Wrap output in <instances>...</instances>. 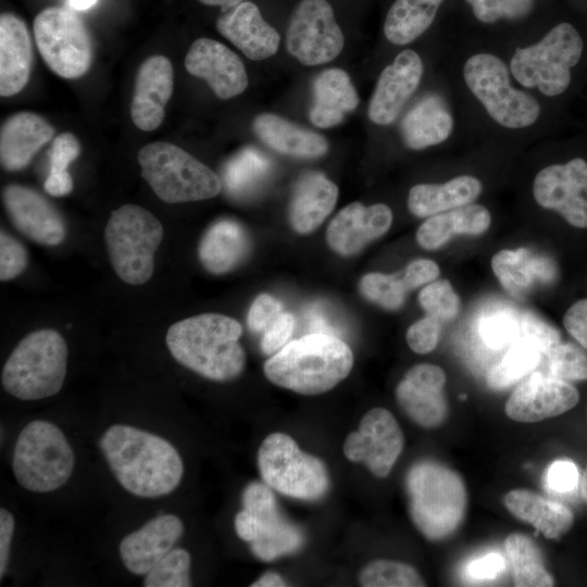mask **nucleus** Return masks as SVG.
Returning a JSON list of instances; mask_svg holds the SVG:
<instances>
[{
  "mask_svg": "<svg viewBox=\"0 0 587 587\" xmlns=\"http://www.w3.org/2000/svg\"><path fill=\"white\" fill-rule=\"evenodd\" d=\"M283 312V305L276 298L261 294L253 300L248 311V327L252 333H264Z\"/></svg>",
  "mask_w": 587,
  "mask_h": 587,
  "instance_id": "52",
  "label": "nucleus"
},
{
  "mask_svg": "<svg viewBox=\"0 0 587 587\" xmlns=\"http://www.w3.org/2000/svg\"><path fill=\"white\" fill-rule=\"evenodd\" d=\"M345 38L326 0H301L286 35L288 52L303 65L330 62L342 51Z\"/></svg>",
  "mask_w": 587,
  "mask_h": 587,
  "instance_id": "14",
  "label": "nucleus"
},
{
  "mask_svg": "<svg viewBox=\"0 0 587 587\" xmlns=\"http://www.w3.org/2000/svg\"><path fill=\"white\" fill-rule=\"evenodd\" d=\"M14 533V517L10 511L0 509V578L7 572L10 559V549Z\"/></svg>",
  "mask_w": 587,
  "mask_h": 587,
  "instance_id": "58",
  "label": "nucleus"
},
{
  "mask_svg": "<svg viewBox=\"0 0 587 587\" xmlns=\"http://www.w3.org/2000/svg\"><path fill=\"white\" fill-rule=\"evenodd\" d=\"M241 335L242 326L234 317L202 313L172 324L165 341L183 366L208 379L228 382L238 377L246 365Z\"/></svg>",
  "mask_w": 587,
  "mask_h": 587,
  "instance_id": "3",
  "label": "nucleus"
},
{
  "mask_svg": "<svg viewBox=\"0 0 587 587\" xmlns=\"http://www.w3.org/2000/svg\"><path fill=\"white\" fill-rule=\"evenodd\" d=\"M440 274L438 264L428 259L414 260L408 264L402 282L408 290L434 282Z\"/></svg>",
  "mask_w": 587,
  "mask_h": 587,
  "instance_id": "55",
  "label": "nucleus"
},
{
  "mask_svg": "<svg viewBox=\"0 0 587 587\" xmlns=\"http://www.w3.org/2000/svg\"><path fill=\"white\" fill-rule=\"evenodd\" d=\"M54 135V128L40 115L18 112L4 121L0 130V160L10 172L26 167Z\"/></svg>",
  "mask_w": 587,
  "mask_h": 587,
  "instance_id": "27",
  "label": "nucleus"
},
{
  "mask_svg": "<svg viewBox=\"0 0 587 587\" xmlns=\"http://www.w3.org/2000/svg\"><path fill=\"white\" fill-rule=\"evenodd\" d=\"M419 302L428 316L440 322L453 320L460 312V297L447 279L427 284L419 294Z\"/></svg>",
  "mask_w": 587,
  "mask_h": 587,
  "instance_id": "46",
  "label": "nucleus"
},
{
  "mask_svg": "<svg viewBox=\"0 0 587 587\" xmlns=\"http://www.w3.org/2000/svg\"><path fill=\"white\" fill-rule=\"evenodd\" d=\"M205 5L220 7L223 11L230 9L245 0H198Z\"/></svg>",
  "mask_w": 587,
  "mask_h": 587,
  "instance_id": "60",
  "label": "nucleus"
},
{
  "mask_svg": "<svg viewBox=\"0 0 587 587\" xmlns=\"http://www.w3.org/2000/svg\"><path fill=\"white\" fill-rule=\"evenodd\" d=\"M512 565L513 583L516 587H550L554 579L545 569L535 541L520 533L510 534L504 542Z\"/></svg>",
  "mask_w": 587,
  "mask_h": 587,
  "instance_id": "38",
  "label": "nucleus"
},
{
  "mask_svg": "<svg viewBox=\"0 0 587 587\" xmlns=\"http://www.w3.org/2000/svg\"><path fill=\"white\" fill-rule=\"evenodd\" d=\"M359 102V95L347 72L336 67L324 70L313 82L310 121L320 128L336 126Z\"/></svg>",
  "mask_w": 587,
  "mask_h": 587,
  "instance_id": "31",
  "label": "nucleus"
},
{
  "mask_svg": "<svg viewBox=\"0 0 587 587\" xmlns=\"http://www.w3.org/2000/svg\"><path fill=\"white\" fill-rule=\"evenodd\" d=\"M503 502L512 515L533 525L548 539L560 538L574 523V514L566 505L527 489L509 491Z\"/></svg>",
  "mask_w": 587,
  "mask_h": 587,
  "instance_id": "35",
  "label": "nucleus"
},
{
  "mask_svg": "<svg viewBox=\"0 0 587 587\" xmlns=\"http://www.w3.org/2000/svg\"><path fill=\"white\" fill-rule=\"evenodd\" d=\"M404 445L403 433L385 408H374L362 417L359 429L348 435L344 453L352 462H363L376 477L388 476Z\"/></svg>",
  "mask_w": 587,
  "mask_h": 587,
  "instance_id": "16",
  "label": "nucleus"
},
{
  "mask_svg": "<svg viewBox=\"0 0 587 587\" xmlns=\"http://www.w3.org/2000/svg\"><path fill=\"white\" fill-rule=\"evenodd\" d=\"M184 533L180 519L162 514L125 536L118 546L125 567L133 574H147L166 555Z\"/></svg>",
  "mask_w": 587,
  "mask_h": 587,
  "instance_id": "25",
  "label": "nucleus"
},
{
  "mask_svg": "<svg viewBox=\"0 0 587 587\" xmlns=\"http://www.w3.org/2000/svg\"><path fill=\"white\" fill-rule=\"evenodd\" d=\"M578 401L577 389L566 380L534 373L512 392L504 412L513 421L534 423L561 415Z\"/></svg>",
  "mask_w": 587,
  "mask_h": 587,
  "instance_id": "19",
  "label": "nucleus"
},
{
  "mask_svg": "<svg viewBox=\"0 0 587 587\" xmlns=\"http://www.w3.org/2000/svg\"><path fill=\"white\" fill-rule=\"evenodd\" d=\"M258 466L264 483L287 497L317 500L329 487L322 460L300 450L284 433H272L264 438L258 451Z\"/></svg>",
  "mask_w": 587,
  "mask_h": 587,
  "instance_id": "11",
  "label": "nucleus"
},
{
  "mask_svg": "<svg viewBox=\"0 0 587 587\" xmlns=\"http://www.w3.org/2000/svg\"><path fill=\"white\" fill-rule=\"evenodd\" d=\"M364 587H422L423 578L411 565L390 561L376 560L365 565L359 576Z\"/></svg>",
  "mask_w": 587,
  "mask_h": 587,
  "instance_id": "42",
  "label": "nucleus"
},
{
  "mask_svg": "<svg viewBox=\"0 0 587 587\" xmlns=\"http://www.w3.org/2000/svg\"><path fill=\"white\" fill-rule=\"evenodd\" d=\"M359 287L369 301L391 311L402 307L408 291L401 278L378 272L365 274Z\"/></svg>",
  "mask_w": 587,
  "mask_h": 587,
  "instance_id": "44",
  "label": "nucleus"
},
{
  "mask_svg": "<svg viewBox=\"0 0 587 587\" xmlns=\"http://www.w3.org/2000/svg\"><path fill=\"white\" fill-rule=\"evenodd\" d=\"M79 152L80 145L73 134L62 133L54 138L49 153L50 171L43 184L47 193L63 197L72 191L73 178L67 166Z\"/></svg>",
  "mask_w": 587,
  "mask_h": 587,
  "instance_id": "41",
  "label": "nucleus"
},
{
  "mask_svg": "<svg viewBox=\"0 0 587 587\" xmlns=\"http://www.w3.org/2000/svg\"><path fill=\"white\" fill-rule=\"evenodd\" d=\"M484 186L473 175H459L442 183L417 184L408 193V209L417 217H428L473 203Z\"/></svg>",
  "mask_w": 587,
  "mask_h": 587,
  "instance_id": "32",
  "label": "nucleus"
},
{
  "mask_svg": "<svg viewBox=\"0 0 587 587\" xmlns=\"http://www.w3.org/2000/svg\"><path fill=\"white\" fill-rule=\"evenodd\" d=\"M271 163L266 155L253 148H246L233 157L224 168V184L233 197L253 192L267 177Z\"/></svg>",
  "mask_w": 587,
  "mask_h": 587,
  "instance_id": "39",
  "label": "nucleus"
},
{
  "mask_svg": "<svg viewBox=\"0 0 587 587\" xmlns=\"http://www.w3.org/2000/svg\"><path fill=\"white\" fill-rule=\"evenodd\" d=\"M542 357L541 351L528 342H513L502 359L489 370L486 376L488 387L500 390L515 384L532 372Z\"/></svg>",
  "mask_w": 587,
  "mask_h": 587,
  "instance_id": "40",
  "label": "nucleus"
},
{
  "mask_svg": "<svg viewBox=\"0 0 587 587\" xmlns=\"http://www.w3.org/2000/svg\"><path fill=\"white\" fill-rule=\"evenodd\" d=\"M442 2L444 0H396L385 17V38L396 46L413 42L430 27Z\"/></svg>",
  "mask_w": 587,
  "mask_h": 587,
  "instance_id": "36",
  "label": "nucleus"
},
{
  "mask_svg": "<svg viewBox=\"0 0 587 587\" xmlns=\"http://www.w3.org/2000/svg\"><path fill=\"white\" fill-rule=\"evenodd\" d=\"M287 586L285 579L277 573L267 572L258 578L251 587H283Z\"/></svg>",
  "mask_w": 587,
  "mask_h": 587,
  "instance_id": "59",
  "label": "nucleus"
},
{
  "mask_svg": "<svg viewBox=\"0 0 587 587\" xmlns=\"http://www.w3.org/2000/svg\"><path fill=\"white\" fill-rule=\"evenodd\" d=\"M252 128L263 143L285 155L315 159L324 155L328 150V142L324 136L277 114L257 115Z\"/></svg>",
  "mask_w": 587,
  "mask_h": 587,
  "instance_id": "30",
  "label": "nucleus"
},
{
  "mask_svg": "<svg viewBox=\"0 0 587 587\" xmlns=\"http://www.w3.org/2000/svg\"><path fill=\"white\" fill-rule=\"evenodd\" d=\"M583 51L580 34L572 24L561 22L540 39L514 47L505 59L519 86L539 98H557L569 89L572 70Z\"/></svg>",
  "mask_w": 587,
  "mask_h": 587,
  "instance_id": "6",
  "label": "nucleus"
},
{
  "mask_svg": "<svg viewBox=\"0 0 587 587\" xmlns=\"http://www.w3.org/2000/svg\"><path fill=\"white\" fill-rule=\"evenodd\" d=\"M505 567V561L499 553H489L472 561L466 573L474 579H492Z\"/></svg>",
  "mask_w": 587,
  "mask_h": 587,
  "instance_id": "57",
  "label": "nucleus"
},
{
  "mask_svg": "<svg viewBox=\"0 0 587 587\" xmlns=\"http://www.w3.org/2000/svg\"><path fill=\"white\" fill-rule=\"evenodd\" d=\"M216 28L253 61L267 59L278 50L279 34L263 18L253 2L243 1L223 11L216 21Z\"/></svg>",
  "mask_w": 587,
  "mask_h": 587,
  "instance_id": "26",
  "label": "nucleus"
},
{
  "mask_svg": "<svg viewBox=\"0 0 587 587\" xmlns=\"http://www.w3.org/2000/svg\"><path fill=\"white\" fill-rule=\"evenodd\" d=\"M544 357L547 375L566 382L587 379V354L577 346L559 342Z\"/></svg>",
  "mask_w": 587,
  "mask_h": 587,
  "instance_id": "45",
  "label": "nucleus"
},
{
  "mask_svg": "<svg viewBox=\"0 0 587 587\" xmlns=\"http://www.w3.org/2000/svg\"><path fill=\"white\" fill-rule=\"evenodd\" d=\"M137 160L142 177L166 203L205 200L222 190V180L215 172L173 143H148L139 150Z\"/></svg>",
  "mask_w": 587,
  "mask_h": 587,
  "instance_id": "8",
  "label": "nucleus"
},
{
  "mask_svg": "<svg viewBox=\"0 0 587 587\" xmlns=\"http://www.w3.org/2000/svg\"><path fill=\"white\" fill-rule=\"evenodd\" d=\"M296 320L289 312H283L278 319L263 333L261 349L264 354L273 355L279 351L291 337Z\"/></svg>",
  "mask_w": 587,
  "mask_h": 587,
  "instance_id": "53",
  "label": "nucleus"
},
{
  "mask_svg": "<svg viewBox=\"0 0 587 587\" xmlns=\"http://www.w3.org/2000/svg\"><path fill=\"white\" fill-rule=\"evenodd\" d=\"M563 325L567 333L587 350V298L573 303L565 312Z\"/></svg>",
  "mask_w": 587,
  "mask_h": 587,
  "instance_id": "56",
  "label": "nucleus"
},
{
  "mask_svg": "<svg viewBox=\"0 0 587 587\" xmlns=\"http://www.w3.org/2000/svg\"><path fill=\"white\" fill-rule=\"evenodd\" d=\"M353 366V353L339 337L311 333L287 342L264 363L266 378L301 395H320L344 380Z\"/></svg>",
  "mask_w": 587,
  "mask_h": 587,
  "instance_id": "4",
  "label": "nucleus"
},
{
  "mask_svg": "<svg viewBox=\"0 0 587 587\" xmlns=\"http://www.w3.org/2000/svg\"><path fill=\"white\" fill-rule=\"evenodd\" d=\"M249 237L236 221L224 218L212 224L198 246V258L211 274H225L236 268L249 252Z\"/></svg>",
  "mask_w": 587,
  "mask_h": 587,
  "instance_id": "33",
  "label": "nucleus"
},
{
  "mask_svg": "<svg viewBox=\"0 0 587 587\" xmlns=\"http://www.w3.org/2000/svg\"><path fill=\"white\" fill-rule=\"evenodd\" d=\"M164 235L161 222L147 209L124 204L112 211L104 228L109 261L117 277L143 285L154 271V255Z\"/></svg>",
  "mask_w": 587,
  "mask_h": 587,
  "instance_id": "9",
  "label": "nucleus"
},
{
  "mask_svg": "<svg viewBox=\"0 0 587 587\" xmlns=\"http://www.w3.org/2000/svg\"><path fill=\"white\" fill-rule=\"evenodd\" d=\"M457 117L442 93L430 91L419 98L400 121V136L411 150H424L448 141L455 133Z\"/></svg>",
  "mask_w": 587,
  "mask_h": 587,
  "instance_id": "22",
  "label": "nucleus"
},
{
  "mask_svg": "<svg viewBox=\"0 0 587 587\" xmlns=\"http://www.w3.org/2000/svg\"><path fill=\"white\" fill-rule=\"evenodd\" d=\"M174 85L173 66L164 55H152L139 67L130 108L133 123L141 130L158 128Z\"/></svg>",
  "mask_w": 587,
  "mask_h": 587,
  "instance_id": "24",
  "label": "nucleus"
},
{
  "mask_svg": "<svg viewBox=\"0 0 587 587\" xmlns=\"http://www.w3.org/2000/svg\"><path fill=\"white\" fill-rule=\"evenodd\" d=\"M424 75V63L413 49L400 51L384 67L373 91L367 115L376 125L392 124L417 90Z\"/></svg>",
  "mask_w": 587,
  "mask_h": 587,
  "instance_id": "17",
  "label": "nucleus"
},
{
  "mask_svg": "<svg viewBox=\"0 0 587 587\" xmlns=\"http://www.w3.org/2000/svg\"><path fill=\"white\" fill-rule=\"evenodd\" d=\"M491 267L502 287L511 295L527 292L538 278L547 279L552 267L525 249L500 250L491 259Z\"/></svg>",
  "mask_w": 587,
  "mask_h": 587,
  "instance_id": "37",
  "label": "nucleus"
},
{
  "mask_svg": "<svg viewBox=\"0 0 587 587\" xmlns=\"http://www.w3.org/2000/svg\"><path fill=\"white\" fill-rule=\"evenodd\" d=\"M405 490L413 524L428 540H445L461 526L467 491L454 470L436 461L416 462L407 473Z\"/></svg>",
  "mask_w": 587,
  "mask_h": 587,
  "instance_id": "5",
  "label": "nucleus"
},
{
  "mask_svg": "<svg viewBox=\"0 0 587 587\" xmlns=\"http://www.w3.org/2000/svg\"><path fill=\"white\" fill-rule=\"evenodd\" d=\"M99 447L120 485L140 498H159L175 490L184 463L175 447L164 438L124 424L102 434Z\"/></svg>",
  "mask_w": 587,
  "mask_h": 587,
  "instance_id": "1",
  "label": "nucleus"
},
{
  "mask_svg": "<svg viewBox=\"0 0 587 587\" xmlns=\"http://www.w3.org/2000/svg\"><path fill=\"white\" fill-rule=\"evenodd\" d=\"M391 223L392 212L387 204L375 203L366 207L360 202H352L330 221L326 239L338 254L352 255L383 236Z\"/></svg>",
  "mask_w": 587,
  "mask_h": 587,
  "instance_id": "23",
  "label": "nucleus"
},
{
  "mask_svg": "<svg viewBox=\"0 0 587 587\" xmlns=\"http://www.w3.org/2000/svg\"><path fill=\"white\" fill-rule=\"evenodd\" d=\"M33 30L43 61L57 75L72 79L89 70L91 38L73 11L62 7L46 8L35 17Z\"/></svg>",
  "mask_w": 587,
  "mask_h": 587,
  "instance_id": "13",
  "label": "nucleus"
},
{
  "mask_svg": "<svg viewBox=\"0 0 587 587\" xmlns=\"http://www.w3.org/2000/svg\"><path fill=\"white\" fill-rule=\"evenodd\" d=\"M474 17L486 25L521 21L533 11L535 0H465Z\"/></svg>",
  "mask_w": 587,
  "mask_h": 587,
  "instance_id": "47",
  "label": "nucleus"
},
{
  "mask_svg": "<svg viewBox=\"0 0 587 587\" xmlns=\"http://www.w3.org/2000/svg\"><path fill=\"white\" fill-rule=\"evenodd\" d=\"M191 559L187 550L172 549L147 574L146 587H189Z\"/></svg>",
  "mask_w": 587,
  "mask_h": 587,
  "instance_id": "43",
  "label": "nucleus"
},
{
  "mask_svg": "<svg viewBox=\"0 0 587 587\" xmlns=\"http://www.w3.org/2000/svg\"><path fill=\"white\" fill-rule=\"evenodd\" d=\"M32 42L28 29L18 16H0V95L10 97L20 92L29 79Z\"/></svg>",
  "mask_w": 587,
  "mask_h": 587,
  "instance_id": "28",
  "label": "nucleus"
},
{
  "mask_svg": "<svg viewBox=\"0 0 587 587\" xmlns=\"http://www.w3.org/2000/svg\"><path fill=\"white\" fill-rule=\"evenodd\" d=\"M67 346L51 328L26 335L5 361L1 384L21 400H40L57 395L65 380Z\"/></svg>",
  "mask_w": 587,
  "mask_h": 587,
  "instance_id": "7",
  "label": "nucleus"
},
{
  "mask_svg": "<svg viewBox=\"0 0 587 587\" xmlns=\"http://www.w3.org/2000/svg\"><path fill=\"white\" fill-rule=\"evenodd\" d=\"M75 466L74 451L54 424L36 420L20 433L12 458L18 485L33 492H50L63 486Z\"/></svg>",
  "mask_w": 587,
  "mask_h": 587,
  "instance_id": "10",
  "label": "nucleus"
},
{
  "mask_svg": "<svg viewBox=\"0 0 587 587\" xmlns=\"http://www.w3.org/2000/svg\"><path fill=\"white\" fill-rule=\"evenodd\" d=\"M532 190L538 205L558 212L574 227L587 228V161L583 158L542 167Z\"/></svg>",
  "mask_w": 587,
  "mask_h": 587,
  "instance_id": "15",
  "label": "nucleus"
},
{
  "mask_svg": "<svg viewBox=\"0 0 587 587\" xmlns=\"http://www.w3.org/2000/svg\"><path fill=\"white\" fill-rule=\"evenodd\" d=\"M578 469L571 460L554 461L546 472L547 487L559 494L574 490L578 484Z\"/></svg>",
  "mask_w": 587,
  "mask_h": 587,
  "instance_id": "54",
  "label": "nucleus"
},
{
  "mask_svg": "<svg viewBox=\"0 0 587 587\" xmlns=\"http://www.w3.org/2000/svg\"><path fill=\"white\" fill-rule=\"evenodd\" d=\"M185 67L191 75L204 79L220 99L238 96L248 86L241 59L214 39H196L186 54Z\"/></svg>",
  "mask_w": 587,
  "mask_h": 587,
  "instance_id": "21",
  "label": "nucleus"
},
{
  "mask_svg": "<svg viewBox=\"0 0 587 587\" xmlns=\"http://www.w3.org/2000/svg\"><path fill=\"white\" fill-rule=\"evenodd\" d=\"M515 341L528 342L545 355L553 346L561 342V336L558 329L544 320L530 313H522L517 316Z\"/></svg>",
  "mask_w": 587,
  "mask_h": 587,
  "instance_id": "48",
  "label": "nucleus"
},
{
  "mask_svg": "<svg viewBox=\"0 0 587 587\" xmlns=\"http://www.w3.org/2000/svg\"><path fill=\"white\" fill-rule=\"evenodd\" d=\"M580 491L584 500L587 502V466L584 471L582 482H580Z\"/></svg>",
  "mask_w": 587,
  "mask_h": 587,
  "instance_id": "62",
  "label": "nucleus"
},
{
  "mask_svg": "<svg viewBox=\"0 0 587 587\" xmlns=\"http://www.w3.org/2000/svg\"><path fill=\"white\" fill-rule=\"evenodd\" d=\"M28 264V252L23 243L9 233L0 234V279L11 280L21 275Z\"/></svg>",
  "mask_w": 587,
  "mask_h": 587,
  "instance_id": "50",
  "label": "nucleus"
},
{
  "mask_svg": "<svg viewBox=\"0 0 587 587\" xmlns=\"http://www.w3.org/2000/svg\"><path fill=\"white\" fill-rule=\"evenodd\" d=\"M445 384L446 374L441 367L428 363L417 364L399 382L396 398L414 423L424 428H435L448 416Z\"/></svg>",
  "mask_w": 587,
  "mask_h": 587,
  "instance_id": "20",
  "label": "nucleus"
},
{
  "mask_svg": "<svg viewBox=\"0 0 587 587\" xmlns=\"http://www.w3.org/2000/svg\"><path fill=\"white\" fill-rule=\"evenodd\" d=\"M337 198V186L324 174H304L297 182L289 204L292 228L299 234L313 232L334 210Z\"/></svg>",
  "mask_w": 587,
  "mask_h": 587,
  "instance_id": "29",
  "label": "nucleus"
},
{
  "mask_svg": "<svg viewBox=\"0 0 587 587\" xmlns=\"http://www.w3.org/2000/svg\"><path fill=\"white\" fill-rule=\"evenodd\" d=\"M98 0H70V7L77 11L88 10L97 3Z\"/></svg>",
  "mask_w": 587,
  "mask_h": 587,
  "instance_id": "61",
  "label": "nucleus"
},
{
  "mask_svg": "<svg viewBox=\"0 0 587 587\" xmlns=\"http://www.w3.org/2000/svg\"><path fill=\"white\" fill-rule=\"evenodd\" d=\"M490 223L489 210L473 202L428 216L416 232V241L426 250H435L446 245L454 235H482L489 228Z\"/></svg>",
  "mask_w": 587,
  "mask_h": 587,
  "instance_id": "34",
  "label": "nucleus"
},
{
  "mask_svg": "<svg viewBox=\"0 0 587 587\" xmlns=\"http://www.w3.org/2000/svg\"><path fill=\"white\" fill-rule=\"evenodd\" d=\"M460 78L470 98L503 133L520 135L539 125L540 98L514 82L505 57L477 48L462 60Z\"/></svg>",
  "mask_w": 587,
  "mask_h": 587,
  "instance_id": "2",
  "label": "nucleus"
},
{
  "mask_svg": "<svg viewBox=\"0 0 587 587\" xmlns=\"http://www.w3.org/2000/svg\"><path fill=\"white\" fill-rule=\"evenodd\" d=\"M271 489L259 482L248 484L241 496L243 509L235 517L238 537L250 542L262 561L292 553L303 544L302 532L280 513Z\"/></svg>",
  "mask_w": 587,
  "mask_h": 587,
  "instance_id": "12",
  "label": "nucleus"
},
{
  "mask_svg": "<svg viewBox=\"0 0 587 587\" xmlns=\"http://www.w3.org/2000/svg\"><path fill=\"white\" fill-rule=\"evenodd\" d=\"M479 334L489 348L501 349L511 346L517 335V316L510 313L488 316L480 322Z\"/></svg>",
  "mask_w": 587,
  "mask_h": 587,
  "instance_id": "49",
  "label": "nucleus"
},
{
  "mask_svg": "<svg viewBox=\"0 0 587 587\" xmlns=\"http://www.w3.org/2000/svg\"><path fill=\"white\" fill-rule=\"evenodd\" d=\"M2 201L14 227L28 239L49 247L65 239L66 225L61 213L35 189L8 185L2 191Z\"/></svg>",
  "mask_w": 587,
  "mask_h": 587,
  "instance_id": "18",
  "label": "nucleus"
},
{
  "mask_svg": "<svg viewBox=\"0 0 587 587\" xmlns=\"http://www.w3.org/2000/svg\"><path fill=\"white\" fill-rule=\"evenodd\" d=\"M440 333L441 322L426 315L408 328L405 338L412 351L425 354L437 347Z\"/></svg>",
  "mask_w": 587,
  "mask_h": 587,
  "instance_id": "51",
  "label": "nucleus"
}]
</instances>
